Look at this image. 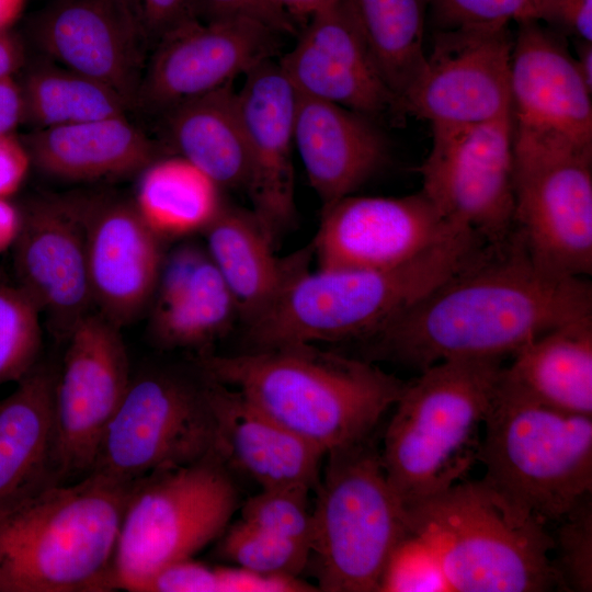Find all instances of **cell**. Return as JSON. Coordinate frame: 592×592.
Returning <instances> with one entry per match:
<instances>
[{"mask_svg": "<svg viewBox=\"0 0 592 592\" xmlns=\"http://www.w3.org/2000/svg\"><path fill=\"white\" fill-rule=\"evenodd\" d=\"M215 421V448L230 469L251 477L262 489H315L326 452L252 405L239 391L205 376Z\"/></svg>", "mask_w": 592, "mask_h": 592, "instance_id": "603a6c76", "label": "cell"}, {"mask_svg": "<svg viewBox=\"0 0 592 592\" xmlns=\"http://www.w3.org/2000/svg\"><path fill=\"white\" fill-rule=\"evenodd\" d=\"M219 553L244 569L298 577L309 561V546L238 520L220 536Z\"/></svg>", "mask_w": 592, "mask_h": 592, "instance_id": "e575fe53", "label": "cell"}, {"mask_svg": "<svg viewBox=\"0 0 592 592\" xmlns=\"http://www.w3.org/2000/svg\"><path fill=\"white\" fill-rule=\"evenodd\" d=\"M194 19L213 22L232 18L258 21L280 34H295L297 24L272 0H190Z\"/></svg>", "mask_w": 592, "mask_h": 592, "instance_id": "60d3db41", "label": "cell"}, {"mask_svg": "<svg viewBox=\"0 0 592 592\" xmlns=\"http://www.w3.org/2000/svg\"><path fill=\"white\" fill-rule=\"evenodd\" d=\"M80 194L93 307L122 328L151 305L164 257L162 240L141 218L134 201Z\"/></svg>", "mask_w": 592, "mask_h": 592, "instance_id": "d6986e66", "label": "cell"}, {"mask_svg": "<svg viewBox=\"0 0 592 592\" xmlns=\"http://www.w3.org/2000/svg\"><path fill=\"white\" fill-rule=\"evenodd\" d=\"M517 25L510 64L513 124L592 145V91L565 37L534 20Z\"/></svg>", "mask_w": 592, "mask_h": 592, "instance_id": "7402d4cb", "label": "cell"}, {"mask_svg": "<svg viewBox=\"0 0 592 592\" xmlns=\"http://www.w3.org/2000/svg\"><path fill=\"white\" fill-rule=\"evenodd\" d=\"M523 20L545 23L574 42H592V0H535Z\"/></svg>", "mask_w": 592, "mask_h": 592, "instance_id": "b9f144b4", "label": "cell"}, {"mask_svg": "<svg viewBox=\"0 0 592 592\" xmlns=\"http://www.w3.org/2000/svg\"><path fill=\"white\" fill-rule=\"evenodd\" d=\"M57 366L39 361L0 400V515L64 483L56 451Z\"/></svg>", "mask_w": 592, "mask_h": 592, "instance_id": "d4e9b609", "label": "cell"}, {"mask_svg": "<svg viewBox=\"0 0 592 592\" xmlns=\"http://www.w3.org/2000/svg\"><path fill=\"white\" fill-rule=\"evenodd\" d=\"M460 231L422 191L400 197L352 194L322 208L311 246L319 269H386Z\"/></svg>", "mask_w": 592, "mask_h": 592, "instance_id": "e0dca14e", "label": "cell"}, {"mask_svg": "<svg viewBox=\"0 0 592 592\" xmlns=\"http://www.w3.org/2000/svg\"><path fill=\"white\" fill-rule=\"evenodd\" d=\"M151 305L153 338L168 349L205 346L239 317L206 249L194 243L164 254Z\"/></svg>", "mask_w": 592, "mask_h": 592, "instance_id": "4316f807", "label": "cell"}, {"mask_svg": "<svg viewBox=\"0 0 592 592\" xmlns=\"http://www.w3.org/2000/svg\"><path fill=\"white\" fill-rule=\"evenodd\" d=\"M42 57L25 65L18 80L23 105L22 124L42 129L126 116L132 111L105 83Z\"/></svg>", "mask_w": 592, "mask_h": 592, "instance_id": "1f68e13d", "label": "cell"}, {"mask_svg": "<svg viewBox=\"0 0 592 592\" xmlns=\"http://www.w3.org/2000/svg\"><path fill=\"white\" fill-rule=\"evenodd\" d=\"M21 208L0 196V253L12 249L21 228Z\"/></svg>", "mask_w": 592, "mask_h": 592, "instance_id": "7dc6e473", "label": "cell"}, {"mask_svg": "<svg viewBox=\"0 0 592 592\" xmlns=\"http://www.w3.org/2000/svg\"><path fill=\"white\" fill-rule=\"evenodd\" d=\"M503 367L501 385L539 405L592 415V316L535 338Z\"/></svg>", "mask_w": 592, "mask_h": 592, "instance_id": "f1b7e54d", "label": "cell"}, {"mask_svg": "<svg viewBox=\"0 0 592 592\" xmlns=\"http://www.w3.org/2000/svg\"><path fill=\"white\" fill-rule=\"evenodd\" d=\"M237 93L248 157L244 190L251 210L276 243L296 221L293 150L297 92L278 64L267 59L244 75Z\"/></svg>", "mask_w": 592, "mask_h": 592, "instance_id": "44dd1931", "label": "cell"}, {"mask_svg": "<svg viewBox=\"0 0 592 592\" xmlns=\"http://www.w3.org/2000/svg\"><path fill=\"white\" fill-rule=\"evenodd\" d=\"M167 144L220 189H243L244 127L232 82L183 101L160 115Z\"/></svg>", "mask_w": 592, "mask_h": 592, "instance_id": "f546056e", "label": "cell"}, {"mask_svg": "<svg viewBox=\"0 0 592 592\" xmlns=\"http://www.w3.org/2000/svg\"><path fill=\"white\" fill-rule=\"evenodd\" d=\"M39 316L16 284L0 282V386L18 383L39 362Z\"/></svg>", "mask_w": 592, "mask_h": 592, "instance_id": "836d02e7", "label": "cell"}, {"mask_svg": "<svg viewBox=\"0 0 592 592\" xmlns=\"http://www.w3.org/2000/svg\"><path fill=\"white\" fill-rule=\"evenodd\" d=\"M203 234L207 254L244 326L264 315L314 258L311 243L277 257L274 241L253 212L225 203Z\"/></svg>", "mask_w": 592, "mask_h": 592, "instance_id": "484cf974", "label": "cell"}, {"mask_svg": "<svg viewBox=\"0 0 592 592\" xmlns=\"http://www.w3.org/2000/svg\"><path fill=\"white\" fill-rule=\"evenodd\" d=\"M295 91L378 118L403 117L343 0L316 13L278 61Z\"/></svg>", "mask_w": 592, "mask_h": 592, "instance_id": "ffe728a7", "label": "cell"}, {"mask_svg": "<svg viewBox=\"0 0 592 592\" xmlns=\"http://www.w3.org/2000/svg\"><path fill=\"white\" fill-rule=\"evenodd\" d=\"M294 145L322 208L352 195L389 160V146L376 121L298 93Z\"/></svg>", "mask_w": 592, "mask_h": 592, "instance_id": "cb8c5ba5", "label": "cell"}, {"mask_svg": "<svg viewBox=\"0 0 592 592\" xmlns=\"http://www.w3.org/2000/svg\"><path fill=\"white\" fill-rule=\"evenodd\" d=\"M20 138L32 166L71 181L126 177L160 157V147L127 115L33 129Z\"/></svg>", "mask_w": 592, "mask_h": 592, "instance_id": "83f0119b", "label": "cell"}, {"mask_svg": "<svg viewBox=\"0 0 592 592\" xmlns=\"http://www.w3.org/2000/svg\"><path fill=\"white\" fill-rule=\"evenodd\" d=\"M26 65V52L20 36L0 31V79L15 77Z\"/></svg>", "mask_w": 592, "mask_h": 592, "instance_id": "bcb514c9", "label": "cell"}, {"mask_svg": "<svg viewBox=\"0 0 592 592\" xmlns=\"http://www.w3.org/2000/svg\"><path fill=\"white\" fill-rule=\"evenodd\" d=\"M26 0H0V31L10 30L20 18Z\"/></svg>", "mask_w": 592, "mask_h": 592, "instance_id": "f907efd6", "label": "cell"}, {"mask_svg": "<svg viewBox=\"0 0 592 592\" xmlns=\"http://www.w3.org/2000/svg\"><path fill=\"white\" fill-rule=\"evenodd\" d=\"M515 229L545 270L592 272V145L513 124Z\"/></svg>", "mask_w": 592, "mask_h": 592, "instance_id": "30bf717a", "label": "cell"}, {"mask_svg": "<svg viewBox=\"0 0 592 592\" xmlns=\"http://www.w3.org/2000/svg\"><path fill=\"white\" fill-rule=\"evenodd\" d=\"M149 50L169 32L194 19L190 0H129Z\"/></svg>", "mask_w": 592, "mask_h": 592, "instance_id": "7bdbcfd3", "label": "cell"}, {"mask_svg": "<svg viewBox=\"0 0 592 592\" xmlns=\"http://www.w3.org/2000/svg\"><path fill=\"white\" fill-rule=\"evenodd\" d=\"M500 360H445L407 383L380 452L405 511L457 483L477 460L479 428L503 371Z\"/></svg>", "mask_w": 592, "mask_h": 592, "instance_id": "5b68a950", "label": "cell"}, {"mask_svg": "<svg viewBox=\"0 0 592 592\" xmlns=\"http://www.w3.org/2000/svg\"><path fill=\"white\" fill-rule=\"evenodd\" d=\"M239 508L231 469L217 451L135 481L116 551L118 590L140 592L167 566L219 538Z\"/></svg>", "mask_w": 592, "mask_h": 592, "instance_id": "9c48e42d", "label": "cell"}, {"mask_svg": "<svg viewBox=\"0 0 592 592\" xmlns=\"http://www.w3.org/2000/svg\"><path fill=\"white\" fill-rule=\"evenodd\" d=\"M31 158L21 138L0 134V196H12L23 184L30 168Z\"/></svg>", "mask_w": 592, "mask_h": 592, "instance_id": "ee69618b", "label": "cell"}, {"mask_svg": "<svg viewBox=\"0 0 592 592\" xmlns=\"http://www.w3.org/2000/svg\"><path fill=\"white\" fill-rule=\"evenodd\" d=\"M280 588L281 580L274 574L187 558L158 571L140 592H276Z\"/></svg>", "mask_w": 592, "mask_h": 592, "instance_id": "d590c367", "label": "cell"}, {"mask_svg": "<svg viewBox=\"0 0 592 592\" xmlns=\"http://www.w3.org/2000/svg\"><path fill=\"white\" fill-rule=\"evenodd\" d=\"M410 533L436 555L449 591L539 592L559 587L545 524L516 515L480 481L457 482L406 509Z\"/></svg>", "mask_w": 592, "mask_h": 592, "instance_id": "8992f818", "label": "cell"}, {"mask_svg": "<svg viewBox=\"0 0 592 592\" xmlns=\"http://www.w3.org/2000/svg\"><path fill=\"white\" fill-rule=\"evenodd\" d=\"M306 488H275L249 498L241 505L240 519L278 536L310 548L312 515Z\"/></svg>", "mask_w": 592, "mask_h": 592, "instance_id": "8d00e7d4", "label": "cell"}, {"mask_svg": "<svg viewBox=\"0 0 592 592\" xmlns=\"http://www.w3.org/2000/svg\"><path fill=\"white\" fill-rule=\"evenodd\" d=\"M134 482L89 474L0 515V592L118 590L115 551Z\"/></svg>", "mask_w": 592, "mask_h": 592, "instance_id": "277c9868", "label": "cell"}, {"mask_svg": "<svg viewBox=\"0 0 592 592\" xmlns=\"http://www.w3.org/2000/svg\"><path fill=\"white\" fill-rule=\"evenodd\" d=\"M340 0H272L296 24L307 22L316 13L335 4Z\"/></svg>", "mask_w": 592, "mask_h": 592, "instance_id": "c3c4849f", "label": "cell"}, {"mask_svg": "<svg viewBox=\"0 0 592 592\" xmlns=\"http://www.w3.org/2000/svg\"><path fill=\"white\" fill-rule=\"evenodd\" d=\"M486 246L464 230L394 267L308 269L264 315L246 325L243 351L366 340L471 263Z\"/></svg>", "mask_w": 592, "mask_h": 592, "instance_id": "3957f363", "label": "cell"}, {"mask_svg": "<svg viewBox=\"0 0 592 592\" xmlns=\"http://www.w3.org/2000/svg\"><path fill=\"white\" fill-rule=\"evenodd\" d=\"M7 280H8V278H7L5 274H4V272H3L2 269L0 267V282L7 281Z\"/></svg>", "mask_w": 592, "mask_h": 592, "instance_id": "816d5d0a", "label": "cell"}, {"mask_svg": "<svg viewBox=\"0 0 592 592\" xmlns=\"http://www.w3.org/2000/svg\"><path fill=\"white\" fill-rule=\"evenodd\" d=\"M280 33L246 18L213 22L191 19L151 49L139 83L135 111L161 115L272 59Z\"/></svg>", "mask_w": 592, "mask_h": 592, "instance_id": "2e32d148", "label": "cell"}, {"mask_svg": "<svg viewBox=\"0 0 592 592\" xmlns=\"http://www.w3.org/2000/svg\"><path fill=\"white\" fill-rule=\"evenodd\" d=\"M195 366L326 454L369 437L407 385L369 361L306 342L227 355L204 351Z\"/></svg>", "mask_w": 592, "mask_h": 592, "instance_id": "7a4b0ae2", "label": "cell"}, {"mask_svg": "<svg viewBox=\"0 0 592 592\" xmlns=\"http://www.w3.org/2000/svg\"><path fill=\"white\" fill-rule=\"evenodd\" d=\"M380 591H449L432 548L409 533L394 550Z\"/></svg>", "mask_w": 592, "mask_h": 592, "instance_id": "f35d334b", "label": "cell"}, {"mask_svg": "<svg viewBox=\"0 0 592 592\" xmlns=\"http://www.w3.org/2000/svg\"><path fill=\"white\" fill-rule=\"evenodd\" d=\"M369 439L326 454L309 555L320 591H380L394 550L410 533Z\"/></svg>", "mask_w": 592, "mask_h": 592, "instance_id": "ba28073f", "label": "cell"}, {"mask_svg": "<svg viewBox=\"0 0 592 592\" xmlns=\"http://www.w3.org/2000/svg\"><path fill=\"white\" fill-rule=\"evenodd\" d=\"M376 67L391 91L405 94L425 61L430 0H343Z\"/></svg>", "mask_w": 592, "mask_h": 592, "instance_id": "d6a6232c", "label": "cell"}, {"mask_svg": "<svg viewBox=\"0 0 592 592\" xmlns=\"http://www.w3.org/2000/svg\"><path fill=\"white\" fill-rule=\"evenodd\" d=\"M140 173L133 201L162 241L203 232L224 204L220 187L180 156L159 157Z\"/></svg>", "mask_w": 592, "mask_h": 592, "instance_id": "4dcf8cb0", "label": "cell"}, {"mask_svg": "<svg viewBox=\"0 0 592 592\" xmlns=\"http://www.w3.org/2000/svg\"><path fill=\"white\" fill-rule=\"evenodd\" d=\"M421 191L441 215L488 244L515 230L511 112L473 124L431 125Z\"/></svg>", "mask_w": 592, "mask_h": 592, "instance_id": "7c38bea8", "label": "cell"}, {"mask_svg": "<svg viewBox=\"0 0 592 592\" xmlns=\"http://www.w3.org/2000/svg\"><path fill=\"white\" fill-rule=\"evenodd\" d=\"M512 44L508 25L444 29L400 99L403 116L444 125L481 123L510 113Z\"/></svg>", "mask_w": 592, "mask_h": 592, "instance_id": "5bb4252c", "label": "cell"}, {"mask_svg": "<svg viewBox=\"0 0 592 592\" xmlns=\"http://www.w3.org/2000/svg\"><path fill=\"white\" fill-rule=\"evenodd\" d=\"M23 105L18 80L0 79V134H10L22 124Z\"/></svg>", "mask_w": 592, "mask_h": 592, "instance_id": "f6af8a7d", "label": "cell"}, {"mask_svg": "<svg viewBox=\"0 0 592 592\" xmlns=\"http://www.w3.org/2000/svg\"><path fill=\"white\" fill-rule=\"evenodd\" d=\"M27 32L42 56L105 83L135 111L149 48L129 0H50Z\"/></svg>", "mask_w": 592, "mask_h": 592, "instance_id": "ac0fdd59", "label": "cell"}, {"mask_svg": "<svg viewBox=\"0 0 592 592\" xmlns=\"http://www.w3.org/2000/svg\"><path fill=\"white\" fill-rule=\"evenodd\" d=\"M557 532L553 561L559 587L571 591H592V505L584 498L563 519Z\"/></svg>", "mask_w": 592, "mask_h": 592, "instance_id": "74e56055", "label": "cell"}, {"mask_svg": "<svg viewBox=\"0 0 592 592\" xmlns=\"http://www.w3.org/2000/svg\"><path fill=\"white\" fill-rule=\"evenodd\" d=\"M535 0H430L444 29L501 26L526 18Z\"/></svg>", "mask_w": 592, "mask_h": 592, "instance_id": "ab89813d", "label": "cell"}, {"mask_svg": "<svg viewBox=\"0 0 592 592\" xmlns=\"http://www.w3.org/2000/svg\"><path fill=\"white\" fill-rule=\"evenodd\" d=\"M20 208L12 247L15 284L44 314L52 335L65 343L94 308L81 194L42 196Z\"/></svg>", "mask_w": 592, "mask_h": 592, "instance_id": "9a60e30c", "label": "cell"}, {"mask_svg": "<svg viewBox=\"0 0 592 592\" xmlns=\"http://www.w3.org/2000/svg\"><path fill=\"white\" fill-rule=\"evenodd\" d=\"M54 386V426L64 483L90 474L99 445L128 387L121 328L87 315L66 340Z\"/></svg>", "mask_w": 592, "mask_h": 592, "instance_id": "4fadbf2b", "label": "cell"}, {"mask_svg": "<svg viewBox=\"0 0 592 592\" xmlns=\"http://www.w3.org/2000/svg\"><path fill=\"white\" fill-rule=\"evenodd\" d=\"M481 480L516 515L563 519L592 491V418L553 409L499 386L485 419Z\"/></svg>", "mask_w": 592, "mask_h": 592, "instance_id": "52a82bcc", "label": "cell"}, {"mask_svg": "<svg viewBox=\"0 0 592 592\" xmlns=\"http://www.w3.org/2000/svg\"><path fill=\"white\" fill-rule=\"evenodd\" d=\"M573 57L580 76L592 91V42L577 41Z\"/></svg>", "mask_w": 592, "mask_h": 592, "instance_id": "681fc988", "label": "cell"}, {"mask_svg": "<svg viewBox=\"0 0 592 592\" xmlns=\"http://www.w3.org/2000/svg\"><path fill=\"white\" fill-rule=\"evenodd\" d=\"M588 316L591 284L542 267L515 229L366 341L373 357L422 371L451 358H501Z\"/></svg>", "mask_w": 592, "mask_h": 592, "instance_id": "6da1fadb", "label": "cell"}, {"mask_svg": "<svg viewBox=\"0 0 592 592\" xmlns=\"http://www.w3.org/2000/svg\"><path fill=\"white\" fill-rule=\"evenodd\" d=\"M215 444L203 375L150 369L130 377L90 474L134 482L153 471L194 463L216 451Z\"/></svg>", "mask_w": 592, "mask_h": 592, "instance_id": "8fae6325", "label": "cell"}]
</instances>
